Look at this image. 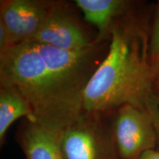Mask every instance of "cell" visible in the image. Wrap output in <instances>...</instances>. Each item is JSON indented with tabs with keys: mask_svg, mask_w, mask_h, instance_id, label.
<instances>
[{
	"mask_svg": "<svg viewBox=\"0 0 159 159\" xmlns=\"http://www.w3.org/2000/svg\"><path fill=\"white\" fill-rule=\"evenodd\" d=\"M110 40L66 50L35 42L0 54V80L20 89L34 122L63 130L83 113L85 89L108 52Z\"/></svg>",
	"mask_w": 159,
	"mask_h": 159,
	"instance_id": "cell-1",
	"label": "cell"
},
{
	"mask_svg": "<svg viewBox=\"0 0 159 159\" xmlns=\"http://www.w3.org/2000/svg\"><path fill=\"white\" fill-rule=\"evenodd\" d=\"M153 5L135 1L114 21L108 54L85 89L84 111L106 112L125 104L146 110L152 86L150 44Z\"/></svg>",
	"mask_w": 159,
	"mask_h": 159,
	"instance_id": "cell-2",
	"label": "cell"
},
{
	"mask_svg": "<svg viewBox=\"0 0 159 159\" xmlns=\"http://www.w3.org/2000/svg\"><path fill=\"white\" fill-rule=\"evenodd\" d=\"M108 111H83L62 132L63 159H120L111 133Z\"/></svg>",
	"mask_w": 159,
	"mask_h": 159,
	"instance_id": "cell-3",
	"label": "cell"
},
{
	"mask_svg": "<svg viewBox=\"0 0 159 159\" xmlns=\"http://www.w3.org/2000/svg\"><path fill=\"white\" fill-rule=\"evenodd\" d=\"M76 9L75 2L53 0L41 27L28 41L66 50L83 49L97 42V34L86 27Z\"/></svg>",
	"mask_w": 159,
	"mask_h": 159,
	"instance_id": "cell-4",
	"label": "cell"
},
{
	"mask_svg": "<svg viewBox=\"0 0 159 159\" xmlns=\"http://www.w3.org/2000/svg\"><path fill=\"white\" fill-rule=\"evenodd\" d=\"M108 113L120 159H139L146 151L156 149V130L147 110L125 104Z\"/></svg>",
	"mask_w": 159,
	"mask_h": 159,
	"instance_id": "cell-5",
	"label": "cell"
},
{
	"mask_svg": "<svg viewBox=\"0 0 159 159\" xmlns=\"http://www.w3.org/2000/svg\"><path fill=\"white\" fill-rule=\"evenodd\" d=\"M53 0H1L0 22L11 46L28 41L39 31Z\"/></svg>",
	"mask_w": 159,
	"mask_h": 159,
	"instance_id": "cell-6",
	"label": "cell"
},
{
	"mask_svg": "<svg viewBox=\"0 0 159 159\" xmlns=\"http://www.w3.org/2000/svg\"><path fill=\"white\" fill-rule=\"evenodd\" d=\"M62 132L23 119L17 126L15 140L25 159H63L61 150Z\"/></svg>",
	"mask_w": 159,
	"mask_h": 159,
	"instance_id": "cell-7",
	"label": "cell"
},
{
	"mask_svg": "<svg viewBox=\"0 0 159 159\" xmlns=\"http://www.w3.org/2000/svg\"><path fill=\"white\" fill-rule=\"evenodd\" d=\"M85 21L96 27L98 41L110 40L113 24L117 17L130 9L131 0H75Z\"/></svg>",
	"mask_w": 159,
	"mask_h": 159,
	"instance_id": "cell-8",
	"label": "cell"
},
{
	"mask_svg": "<svg viewBox=\"0 0 159 159\" xmlns=\"http://www.w3.org/2000/svg\"><path fill=\"white\" fill-rule=\"evenodd\" d=\"M20 118L33 120L30 105L20 89L8 81L0 80V145L5 144L7 131Z\"/></svg>",
	"mask_w": 159,
	"mask_h": 159,
	"instance_id": "cell-9",
	"label": "cell"
},
{
	"mask_svg": "<svg viewBox=\"0 0 159 159\" xmlns=\"http://www.w3.org/2000/svg\"><path fill=\"white\" fill-rule=\"evenodd\" d=\"M150 59L152 65L159 60V0L154 4L150 25Z\"/></svg>",
	"mask_w": 159,
	"mask_h": 159,
	"instance_id": "cell-10",
	"label": "cell"
},
{
	"mask_svg": "<svg viewBox=\"0 0 159 159\" xmlns=\"http://www.w3.org/2000/svg\"><path fill=\"white\" fill-rule=\"evenodd\" d=\"M146 110L150 115L152 122H153L155 128H156L157 134V150H159V105L153 99L152 94H150V97L147 101Z\"/></svg>",
	"mask_w": 159,
	"mask_h": 159,
	"instance_id": "cell-11",
	"label": "cell"
},
{
	"mask_svg": "<svg viewBox=\"0 0 159 159\" xmlns=\"http://www.w3.org/2000/svg\"><path fill=\"white\" fill-rule=\"evenodd\" d=\"M11 47L7 31L2 23L0 22V54Z\"/></svg>",
	"mask_w": 159,
	"mask_h": 159,
	"instance_id": "cell-12",
	"label": "cell"
},
{
	"mask_svg": "<svg viewBox=\"0 0 159 159\" xmlns=\"http://www.w3.org/2000/svg\"><path fill=\"white\" fill-rule=\"evenodd\" d=\"M139 159H159V150L152 149L146 151Z\"/></svg>",
	"mask_w": 159,
	"mask_h": 159,
	"instance_id": "cell-13",
	"label": "cell"
},
{
	"mask_svg": "<svg viewBox=\"0 0 159 159\" xmlns=\"http://www.w3.org/2000/svg\"><path fill=\"white\" fill-rule=\"evenodd\" d=\"M151 94L156 102L159 105V78L152 82L151 86Z\"/></svg>",
	"mask_w": 159,
	"mask_h": 159,
	"instance_id": "cell-14",
	"label": "cell"
},
{
	"mask_svg": "<svg viewBox=\"0 0 159 159\" xmlns=\"http://www.w3.org/2000/svg\"><path fill=\"white\" fill-rule=\"evenodd\" d=\"M159 78V60L152 66V83Z\"/></svg>",
	"mask_w": 159,
	"mask_h": 159,
	"instance_id": "cell-15",
	"label": "cell"
}]
</instances>
